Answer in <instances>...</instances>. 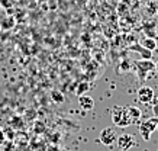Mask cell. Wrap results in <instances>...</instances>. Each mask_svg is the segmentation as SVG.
Wrapping results in <instances>:
<instances>
[{"label": "cell", "mask_w": 158, "mask_h": 151, "mask_svg": "<svg viewBox=\"0 0 158 151\" xmlns=\"http://www.w3.org/2000/svg\"><path fill=\"white\" fill-rule=\"evenodd\" d=\"M87 89H89V86H87L86 83H83V84H80V86H78V92H80V93H84Z\"/></svg>", "instance_id": "cell-11"}, {"label": "cell", "mask_w": 158, "mask_h": 151, "mask_svg": "<svg viewBox=\"0 0 158 151\" xmlns=\"http://www.w3.org/2000/svg\"><path fill=\"white\" fill-rule=\"evenodd\" d=\"M145 49H148V51H152V49L157 48V41L154 38H145L144 42H142Z\"/></svg>", "instance_id": "cell-9"}, {"label": "cell", "mask_w": 158, "mask_h": 151, "mask_svg": "<svg viewBox=\"0 0 158 151\" xmlns=\"http://www.w3.org/2000/svg\"><path fill=\"white\" fill-rule=\"evenodd\" d=\"M135 65L139 68L138 71H144V73H149L152 68H155V64L152 63V60H139L135 63Z\"/></svg>", "instance_id": "cell-6"}, {"label": "cell", "mask_w": 158, "mask_h": 151, "mask_svg": "<svg viewBox=\"0 0 158 151\" xmlns=\"http://www.w3.org/2000/svg\"><path fill=\"white\" fill-rule=\"evenodd\" d=\"M128 113H129V118H131V122L132 124H139L141 118H142V112L139 111V107H135V106H128Z\"/></svg>", "instance_id": "cell-8"}, {"label": "cell", "mask_w": 158, "mask_h": 151, "mask_svg": "<svg viewBox=\"0 0 158 151\" xmlns=\"http://www.w3.org/2000/svg\"><path fill=\"white\" fill-rule=\"evenodd\" d=\"M157 124H158V118H149L147 121H144L139 125V134L142 135L145 141L149 140V135L157 129Z\"/></svg>", "instance_id": "cell-2"}, {"label": "cell", "mask_w": 158, "mask_h": 151, "mask_svg": "<svg viewBox=\"0 0 158 151\" xmlns=\"http://www.w3.org/2000/svg\"><path fill=\"white\" fill-rule=\"evenodd\" d=\"M138 100L141 103H144V105H148L154 100V96H155V93L154 90L149 86H142V87H139L138 92Z\"/></svg>", "instance_id": "cell-5"}, {"label": "cell", "mask_w": 158, "mask_h": 151, "mask_svg": "<svg viewBox=\"0 0 158 151\" xmlns=\"http://www.w3.org/2000/svg\"><path fill=\"white\" fill-rule=\"evenodd\" d=\"M78 103H80V106H81L84 111H91V109L94 107V100H93V98H90L89 94H81V96L78 98Z\"/></svg>", "instance_id": "cell-7"}, {"label": "cell", "mask_w": 158, "mask_h": 151, "mask_svg": "<svg viewBox=\"0 0 158 151\" xmlns=\"http://www.w3.org/2000/svg\"><path fill=\"white\" fill-rule=\"evenodd\" d=\"M51 99H52L54 102H57V103H62L65 99H64V94L60 92H52L51 93Z\"/></svg>", "instance_id": "cell-10"}, {"label": "cell", "mask_w": 158, "mask_h": 151, "mask_svg": "<svg viewBox=\"0 0 158 151\" xmlns=\"http://www.w3.org/2000/svg\"><path fill=\"white\" fill-rule=\"evenodd\" d=\"M155 71H157V73H158V63L155 64Z\"/></svg>", "instance_id": "cell-13"}, {"label": "cell", "mask_w": 158, "mask_h": 151, "mask_svg": "<svg viewBox=\"0 0 158 151\" xmlns=\"http://www.w3.org/2000/svg\"><path fill=\"white\" fill-rule=\"evenodd\" d=\"M135 145H136V140H135V135H132V134H122L118 136V147L122 151H128Z\"/></svg>", "instance_id": "cell-4"}, {"label": "cell", "mask_w": 158, "mask_h": 151, "mask_svg": "<svg viewBox=\"0 0 158 151\" xmlns=\"http://www.w3.org/2000/svg\"><path fill=\"white\" fill-rule=\"evenodd\" d=\"M112 121L116 127H128V125H132L129 118V113H128V109L125 106H116L113 107L112 111Z\"/></svg>", "instance_id": "cell-1"}, {"label": "cell", "mask_w": 158, "mask_h": 151, "mask_svg": "<svg viewBox=\"0 0 158 151\" xmlns=\"http://www.w3.org/2000/svg\"><path fill=\"white\" fill-rule=\"evenodd\" d=\"M154 113L158 116V105H154Z\"/></svg>", "instance_id": "cell-12"}, {"label": "cell", "mask_w": 158, "mask_h": 151, "mask_svg": "<svg viewBox=\"0 0 158 151\" xmlns=\"http://www.w3.org/2000/svg\"><path fill=\"white\" fill-rule=\"evenodd\" d=\"M99 140L103 145H113L118 140V135H116V131L113 128H103L100 131V135H99Z\"/></svg>", "instance_id": "cell-3"}, {"label": "cell", "mask_w": 158, "mask_h": 151, "mask_svg": "<svg viewBox=\"0 0 158 151\" xmlns=\"http://www.w3.org/2000/svg\"><path fill=\"white\" fill-rule=\"evenodd\" d=\"M155 131H158V124H157V129H155Z\"/></svg>", "instance_id": "cell-14"}]
</instances>
